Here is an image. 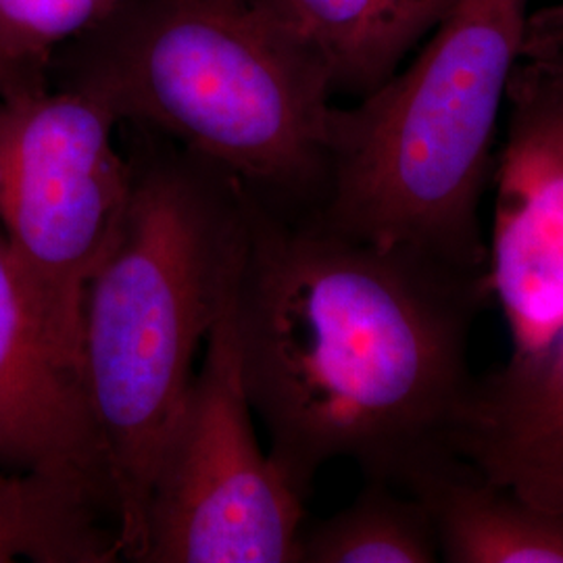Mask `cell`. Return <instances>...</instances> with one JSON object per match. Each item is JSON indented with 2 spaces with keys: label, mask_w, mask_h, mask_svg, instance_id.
Returning a JSON list of instances; mask_svg holds the SVG:
<instances>
[{
  "label": "cell",
  "mask_w": 563,
  "mask_h": 563,
  "mask_svg": "<svg viewBox=\"0 0 563 563\" xmlns=\"http://www.w3.org/2000/svg\"><path fill=\"white\" fill-rule=\"evenodd\" d=\"M399 488L428 509L451 563H563V516L526 504L443 451Z\"/></svg>",
  "instance_id": "cell-10"
},
{
  "label": "cell",
  "mask_w": 563,
  "mask_h": 563,
  "mask_svg": "<svg viewBox=\"0 0 563 563\" xmlns=\"http://www.w3.org/2000/svg\"><path fill=\"white\" fill-rule=\"evenodd\" d=\"M118 130L101 102L51 80L0 95V230L51 341L78 374L84 290L130 199Z\"/></svg>",
  "instance_id": "cell-5"
},
{
  "label": "cell",
  "mask_w": 563,
  "mask_h": 563,
  "mask_svg": "<svg viewBox=\"0 0 563 563\" xmlns=\"http://www.w3.org/2000/svg\"><path fill=\"white\" fill-rule=\"evenodd\" d=\"M48 80L220 165L276 213L322 205L334 95L286 0H120L57 48Z\"/></svg>",
  "instance_id": "cell-3"
},
{
  "label": "cell",
  "mask_w": 563,
  "mask_h": 563,
  "mask_svg": "<svg viewBox=\"0 0 563 563\" xmlns=\"http://www.w3.org/2000/svg\"><path fill=\"white\" fill-rule=\"evenodd\" d=\"M125 130L130 199L84 290L80 376L113 484L123 560L141 563L153 470L197 351L236 295L255 197L162 134Z\"/></svg>",
  "instance_id": "cell-2"
},
{
  "label": "cell",
  "mask_w": 563,
  "mask_h": 563,
  "mask_svg": "<svg viewBox=\"0 0 563 563\" xmlns=\"http://www.w3.org/2000/svg\"><path fill=\"white\" fill-rule=\"evenodd\" d=\"M558 55H549L547 60H541L544 67L551 71V76L558 80L563 90V2L560 9V27H558Z\"/></svg>",
  "instance_id": "cell-16"
},
{
  "label": "cell",
  "mask_w": 563,
  "mask_h": 563,
  "mask_svg": "<svg viewBox=\"0 0 563 563\" xmlns=\"http://www.w3.org/2000/svg\"><path fill=\"white\" fill-rule=\"evenodd\" d=\"M322 57L332 95L362 99L383 86L460 0H286Z\"/></svg>",
  "instance_id": "cell-11"
},
{
  "label": "cell",
  "mask_w": 563,
  "mask_h": 563,
  "mask_svg": "<svg viewBox=\"0 0 563 563\" xmlns=\"http://www.w3.org/2000/svg\"><path fill=\"white\" fill-rule=\"evenodd\" d=\"M301 563H434L437 528L407 490L367 481L357 499L332 518L302 526Z\"/></svg>",
  "instance_id": "cell-13"
},
{
  "label": "cell",
  "mask_w": 563,
  "mask_h": 563,
  "mask_svg": "<svg viewBox=\"0 0 563 563\" xmlns=\"http://www.w3.org/2000/svg\"><path fill=\"white\" fill-rule=\"evenodd\" d=\"M113 563L123 560L113 516L55 478L0 465V563Z\"/></svg>",
  "instance_id": "cell-12"
},
{
  "label": "cell",
  "mask_w": 563,
  "mask_h": 563,
  "mask_svg": "<svg viewBox=\"0 0 563 563\" xmlns=\"http://www.w3.org/2000/svg\"><path fill=\"white\" fill-rule=\"evenodd\" d=\"M507 99L486 284L504 311L509 360H528L563 332V90L541 63L518 65Z\"/></svg>",
  "instance_id": "cell-7"
},
{
  "label": "cell",
  "mask_w": 563,
  "mask_h": 563,
  "mask_svg": "<svg viewBox=\"0 0 563 563\" xmlns=\"http://www.w3.org/2000/svg\"><path fill=\"white\" fill-rule=\"evenodd\" d=\"M0 465L71 484L115 520L113 484L80 374L51 341L2 230Z\"/></svg>",
  "instance_id": "cell-8"
},
{
  "label": "cell",
  "mask_w": 563,
  "mask_h": 563,
  "mask_svg": "<svg viewBox=\"0 0 563 563\" xmlns=\"http://www.w3.org/2000/svg\"><path fill=\"white\" fill-rule=\"evenodd\" d=\"M120 0H0V53L48 76L53 55L78 38Z\"/></svg>",
  "instance_id": "cell-14"
},
{
  "label": "cell",
  "mask_w": 563,
  "mask_h": 563,
  "mask_svg": "<svg viewBox=\"0 0 563 563\" xmlns=\"http://www.w3.org/2000/svg\"><path fill=\"white\" fill-rule=\"evenodd\" d=\"M41 81H48V76L30 71L25 67H21L20 63H15L0 53V95L18 90L21 86L41 84Z\"/></svg>",
  "instance_id": "cell-15"
},
{
  "label": "cell",
  "mask_w": 563,
  "mask_h": 563,
  "mask_svg": "<svg viewBox=\"0 0 563 563\" xmlns=\"http://www.w3.org/2000/svg\"><path fill=\"white\" fill-rule=\"evenodd\" d=\"M486 295L484 276L255 199L234 302L239 362L267 453L305 497L323 463L351 460L365 481L399 488L446 451Z\"/></svg>",
  "instance_id": "cell-1"
},
{
  "label": "cell",
  "mask_w": 563,
  "mask_h": 563,
  "mask_svg": "<svg viewBox=\"0 0 563 563\" xmlns=\"http://www.w3.org/2000/svg\"><path fill=\"white\" fill-rule=\"evenodd\" d=\"M528 27L530 0H460L383 86L334 104L313 218L486 278L478 207Z\"/></svg>",
  "instance_id": "cell-4"
},
{
  "label": "cell",
  "mask_w": 563,
  "mask_h": 563,
  "mask_svg": "<svg viewBox=\"0 0 563 563\" xmlns=\"http://www.w3.org/2000/svg\"><path fill=\"white\" fill-rule=\"evenodd\" d=\"M234 302L211 328L163 441L141 563H301L307 497L255 437Z\"/></svg>",
  "instance_id": "cell-6"
},
{
  "label": "cell",
  "mask_w": 563,
  "mask_h": 563,
  "mask_svg": "<svg viewBox=\"0 0 563 563\" xmlns=\"http://www.w3.org/2000/svg\"><path fill=\"white\" fill-rule=\"evenodd\" d=\"M446 451L484 481L563 516V332L539 355L472 380Z\"/></svg>",
  "instance_id": "cell-9"
}]
</instances>
